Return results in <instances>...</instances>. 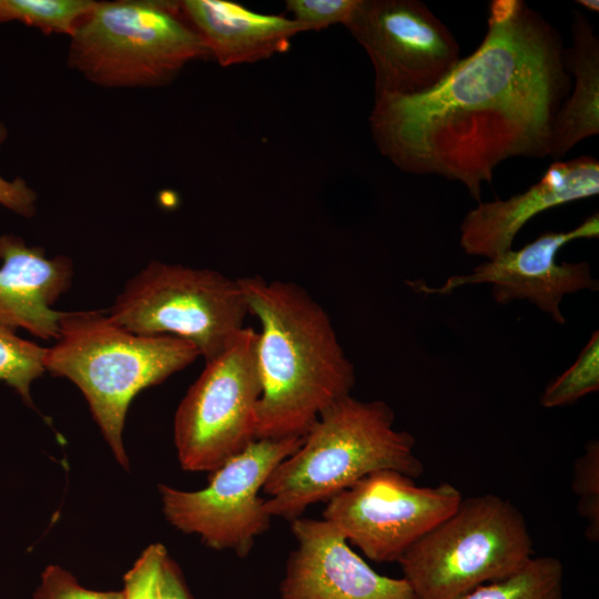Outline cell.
<instances>
[{"label": "cell", "mask_w": 599, "mask_h": 599, "mask_svg": "<svg viewBox=\"0 0 599 599\" xmlns=\"http://www.w3.org/2000/svg\"><path fill=\"white\" fill-rule=\"evenodd\" d=\"M559 31L521 0H494L478 48L434 88L376 97L369 115L383 155L413 174L481 185L504 161L550 153L551 126L571 89Z\"/></svg>", "instance_id": "cell-1"}, {"label": "cell", "mask_w": 599, "mask_h": 599, "mask_svg": "<svg viewBox=\"0 0 599 599\" xmlns=\"http://www.w3.org/2000/svg\"><path fill=\"white\" fill-rule=\"evenodd\" d=\"M237 280L261 325L256 439L303 437L325 409L351 395L355 367L327 311L303 286L258 275Z\"/></svg>", "instance_id": "cell-2"}, {"label": "cell", "mask_w": 599, "mask_h": 599, "mask_svg": "<svg viewBox=\"0 0 599 599\" xmlns=\"http://www.w3.org/2000/svg\"><path fill=\"white\" fill-rule=\"evenodd\" d=\"M394 422L393 409L383 400L348 395L331 405L268 476L262 489L268 496L265 511L292 521L372 473L420 476L424 466L414 453L416 440Z\"/></svg>", "instance_id": "cell-3"}, {"label": "cell", "mask_w": 599, "mask_h": 599, "mask_svg": "<svg viewBox=\"0 0 599 599\" xmlns=\"http://www.w3.org/2000/svg\"><path fill=\"white\" fill-rule=\"evenodd\" d=\"M54 341L47 348L45 372L78 386L116 461L128 470L123 428L131 402L194 363L199 351L174 336L132 333L115 324L108 309L63 312Z\"/></svg>", "instance_id": "cell-4"}, {"label": "cell", "mask_w": 599, "mask_h": 599, "mask_svg": "<svg viewBox=\"0 0 599 599\" xmlns=\"http://www.w3.org/2000/svg\"><path fill=\"white\" fill-rule=\"evenodd\" d=\"M532 557L521 511L507 499L485 494L463 498L398 564L416 599H463L517 572Z\"/></svg>", "instance_id": "cell-5"}, {"label": "cell", "mask_w": 599, "mask_h": 599, "mask_svg": "<svg viewBox=\"0 0 599 599\" xmlns=\"http://www.w3.org/2000/svg\"><path fill=\"white\" fill-rule=\"evenodd\" d=\"M68 63L109 88L158 87L210 52L180 2H97L71 37Z\"/></svg>", "instance_id": "cell-6"}, {"label": "cell", "mask_w": 599, "mask_h": 599, "mask_svg": "<svg viewBox=\"0 0 599 599\" xmlns=\"http://www.w3.org/2000/svg\"><path fill=\"white\" fill-rule=\"evenodd\" d=\"M108 314L132 333L184 339L207 363L232 344L250 311L237 278L152 261L125 283Z\"/></svg>", "instance_id": "cell-7"}, {"label": "cell", "mask_w": 599, "mask_h": 599, "mask_svg": "<svg viewBox=\"0 0 599 599\" xmlns=\"http://www.w3.org/2000/svg\"><path fill=\"white\" fill-rule=\"evenodd\" d=\"M257 332L244 327L217 357L205 363L180 402L173 420L179 463L187 471H213L256 439L262 394Z\"/></svg>", "instance_id": "cell-8"}, {"label": "cell", "mask_w": 599, "mask_h": 599, "mask_svg": "<svg viewBox=\"0 0 599 599\" xmlns=\"http://www.w3.org/2000/svg\"><path fill=\"white\" fill-rule=\"evenodd\" d=\"M303 437L255 439L211 471L207 486L200 490L159 485L166 520L182 532L197 535L212 549L247 556L255 539L268 530L272 518L260 493Z\"/></svg>", "instance_id": "cell-9"}, {"label": "cell", "mask_w": 599, "mask_h": 599, "mask_svg": "<svg viewBox=\"0 0 599 599\" xmlns=\"http://www.w3.org/2000/svg\"><path fill=\"white\" fill-rule=\"evenodd\" d=\"M463 500L451 484L417 486L395 470L372 473L327 501L323 519L376 562L398 561Z\"/></svg>", "instance_id": "cell-10"}, {"label": "cell", "mask_w": 599, "mask_h": 599, "mask_svg": "<svg viewBox=\"0 0 599 599\" xmlns=\"http://www.w3.org/2000/svg\"><path fill=\"white\" fill-rule=\"evenodd\" d=\"M345 27L373 64L375 98L424 93L460 60L454 34L418 0H358Z\"/></svg>", "instance_id": "cell-11"}, {"label": "cell", "mask_w": 599, "mask_h": 599, "mask_svg": "<svg viewBox=\"0 0 599 599\" xmlns=\"http://www.w3.org/2000/svg\"><path fill=\"white\" fill-rule=\"evenodd\" d=\"M598 235L599 216L595 213L570 231L542 233L519 250L510 248L477 265L469 274L447 278L439 287L422 281L407 284L424 294H450L460 286L490 284L497 303L527 300L562 325L566 323L560 309L564 297L582 290L597 291L599 283L587 262L558 263L557 253L572 241Z\"/></svg>", "instance_id": "cell-12"}, {"label": "cell", "mask_w": 599, "mask_h": 599, "mask_svg": "<svg viewBox=\"0 0 599 599\" xmlns=\"http://www.w3.org/2000/svg\"><path fill=\"white\" fill-rule=\"evenodd\" d=\"M282 599H416L408 582L376 572L328 521L296 518Z\"/></svg>", "instance_id": "cell-13"}, {"label": "cell", "mask_w": 599, "mask_h": 599, "mask_svg": "<svg viewBox=\"0 0 599 599\" xmlns=\"http://www.w3.org/2000/svg\"><path fill=\"white\" fill-rule=\"evenodd\" d=\"M599 193V162L582 155L556 161L528 190L507 200L479 202L460 224V246L491 260L512 248L518 232L537 214Z\"/></svg>", "instance_id": "cell-14"}, {"label": "cell", "mask_w": 599, "mask_h": 599, "mask_svg": "<svg viewBox=\"0 0 599 599\" xmlns=\"http://www.w3.org/2000/svg\"><path fill=\"white\" fill-rule=\"evenodd\" d=\"M0 326L55 339L63 312L52 307L72 284L71 258L48 257L41 246L6 234L0 236Z\"/></svg>", "instance_id": "cell-15"}, {"label": "cell", "mask_w": 599, "mask_h": 599, "mask_svg": "<svg viewBox=\"0 0 599 599\" xmlns=\"http://www.w3.org/2000/svg\"><path fill=\"white\" fill-rule=\"evenodd\" d=\"M183 13L222 67L285 52L304 29L292 18L265 14L227 0L180 1Z\"/></svg>", "instance_id": "cell-16"}, {"label": "cell", "mask_w": 599, "mask_h": 599, "mask_svg": "<svg viewBox=\"0 0 599 599\" xmlns=\"http://www.w3.org/2000/svg\"><path fill=\"white\" fill-rule=\"evenodd\" d=\"M571 34V45L564 50V65L575 82L552 122L549 156L555 161L599 133V40L587 17L577 11Z\"/></svg>", "instance_id": "cell-17"}, {"label": "cell", "mask_w": 599, "mask_h": 599, "mask_svg": "<svg viewBox=\"0 0 599 599\" xmlns=\"http://www.w3.org/2000/svg\"><path fill=\"white\" fill-rule=\"evenodd\" d=\"M463 599H566L564 566L556 557L534 556L517 572L480 586Z\"/></svg>", "instance_id": "cell-18"}, {"label": "cell", "mask_w": 599, "mask_h": 599, "mask_svg": "<svg viewBox=\"0 0 599 599\" xmlns=\"http://www.w3.org/2000/svg\"><path fill=\"white\" fill-rule=\"evenodd\" d=\"M95 3L92 0H4L8 21L18 20L47 33L70 38Z\"/></svg>", "instance_id": "cell-19"}, {"label": "cell", "mask_w": 599, "mask_h": 599, "mask_svg": "<svg viewBox=\"0 0 599 599\" xmlns=\"http://www.w3.org/2000/svg\"><path fill=\"white\" fill-rule=\"evenodd\" d=\"M45 347L0 326V382L11 386L29 406H33L31 385L45 372Z\"/></svg>", "instance_id": "cell-20"}, {"label": "cell", "mask_w": 599, "mask_h": 599, "mask_svg": "<svg viewBox=\"0 0 599 599\" xmlns=\"http://www.w3.org/2000/svg\"><path fill=\"white\" fill-rule=\"evenodd\" d=\"M599 389V333L593 332L576 362L552 380L540 395L546 408L572 404Z\"/></svg>", "instance_id": "cell-21"}, {"label": "cell", "mask_w": 599, "mask_h": 599, "mask_svg": "<svg viewBox=\"0 0 599 599\" xmlns=\"http://www.w3.org/2000/svg\"><path fill=\"white\" fill-rule=\"evenodd\" d=\"M572 489L578 498V512L587 520L586 535L599 540V443L590 440L575 461Z\"/></svg>", "instance_id": "cell-22"}, {"label": "cell", "mask_w": 599, "mask_h": 599, "mask_svg": "<svg viewBox=\"0 0 599 599\" xmlns=\"http://www.w3.org/2000/svg\"><path fill=\"white\" fill-rule=\"evenodd\" d=\"M166 556L162 544L148 546L123 577V599H162L161 575Z\"/></svg>", "instance_id": "cell-23"}, {"label": "cell", "mask_w": 599, "mask_h": 599, "mask_svg": "<svg viewBox=\"0 0 599 599\" xmlns=\"http://www.w3.org/2000/svg\"><path fill=\"white\" fill-rule=\"evenodd\" d=\"M358 0H288L286 9L306 31H321L348 21Z\"/></svg>", "instance_id": "cell-24"}, {"label": "cell", "mask_w": 599, "mask_h": 599, "mask_svg": "<svg viewBox=\"0 0 599 599\" xmlns=\"http://www.w3.org/2000/svg\"><path fill=\"white\" fill-rule=\"evenodd\" d=\"M33 599H123V592L88 589L68 570L49 565L41 573Z\"/></svg>", "instance_id": "cell-25"}, {"label": "cell", "mask_w": 599, "mask_h": 599, "mask_svg": "<svg viewBox=\"0 0 599 599\" xmlns=\"http://www.w3.org/2000/svg\"><path fill=\"white\" fill-rule=\"evenodd\" d=\"M7 130L0 123V145L6 140ZM35 193L27 183L17 177L13 181H7L0 176V204L26 217H32L35 212Z\"/></svg>", "instance_id": "cell-26"}, {"label": "cell", "mask_w": 599, "mask_h": 599, "mask_svg": "<svg viewBox=\"0 0 599 599\" xmlns=\"http://www.w3.org/2000/svg\"><path fill=\"white\" fill-rule=\"evenodd\" d=\"M162 599H194L177 564L167 555L161 575Z\"/></svg>", "instance_id": "cell-27"}, {"label": "cell", "mask_w": 599, "mask_h": 599, "mask_svg": "<svg viewBox=\"0 0 599 599\" xmlns=\"http://www.w3.org/2000/svg\"><path fill=\"white\" fill-rule=\"evenodd\" d=\"M578 4L587 8L590 11L598 12L599 11V2L598 0H578Z\"/></svg>", "instance_id": "cell-28"}, {"label": "cell", "mask_w": 599, "mask_h": 599, "mask_svg": "<svg viewBox=\"0 0 599 599\" xmlns=\"http://www.w3.org/2000/svg\"><path fill=\"white\" fill-rule=\"evenodd\" d=\"M6 21H8V19H7L4 0H0V22H6Z\"/></svg>", "instance_id": "cell-29"}]
</instances>
